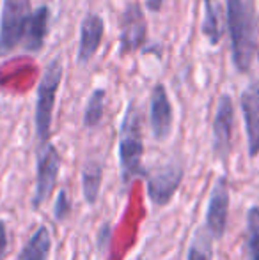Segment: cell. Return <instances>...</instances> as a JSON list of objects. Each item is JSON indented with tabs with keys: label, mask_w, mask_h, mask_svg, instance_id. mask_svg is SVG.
<instances>
[{
	"label": "cell",
	"mask_w": 259,
	"mask_h": 260,
	"mask_svg": "<svg viewBox=\"0 0 259 260\" xmlns=\"http://www.w3.org/2000/svg\"><path fill=\"white\" fill-rule=\"evenodd\" d=\"M203 34L211 46H217L224 36V13L218 0H204Z\"/></svg>",
	"instance_id": "obj_14"
},
{
	"label": "cell",
	"mask_w": 259,
	"mask_h": 260,
	"mask_svg": "<svg viewBox=\"0 0 259 260\" xmlns=\"http://www.w3.org/2000/svg\"><path fill=\"white\" fill-rule=\"evenodd\" d=\"M172 106L163 83H156L149 98V124L156 140H165L172 131Z\"/></svg>",
	"instance_id": "obj_10"
},
{
	"label": "cell",
	"mask_w": 259,
	"mask_h": 260,
	"mask_svg": "<svg viewBox=\"0 0 259 260\" xmlns=\"http://www.w3.org/2000/svg\"><path fill=\"white\" fill-rule=\"evenodd\" d=\"M6 248H7V230H6V223L0 219V260L6 255Z\"/></svg>",
	"instance_id": "obj_21"
},
{
	"label": "cell",
	"mask_w": 259,
	"mask_h": 260,
	"mask_svg": "<svg viewBox=\"0 0 259 260\" xmlns=\"http://www.w3.org/2000/svg\"><path fill=\"white\" fill-rule=\"evenodd\" d=\"M148 181V197L155 206L163 207L172 200L174 193L183 181V167L178 163H169L160 167L156 172L146 175Z\"/></svg>",
	"instance_id": "obj_6"
},
{
	"label": "cell",
	"mask_w": 259,
	"mask_h": 260,
	"mask_svg": "<svg viewBox=\"0 0 259 260\" xmlns=\"http://www.w3.org/2000/svg\"><path fill=\"white\" fill-rule=\"evenodd\" d=\"M61 170V156L59 151L52 144H41L38 152V181H36V193L32 206L39 207L55 188L57 175Z\"/></svg>",
	"instance_id": "obj_7"
},
{
	"label": "cell",
	"mask_w": 259,
	"mask_h": 260,
	"mask_svg": "<svg viewBox=\"0 0 259 260\" xmlns=\"http://www.w3.org/2000/svg\"><path fill=\"white\" fill-rule=\"evenodd\" d=\"M103 34H105L103 18L96 13H89L83 18L82 25H80V43H78V52H76L78 64L91 62V58L100 50L101 41H103Z\"/></svg>",
	"instance_id": "obj_12"
},
{
	"label": "cell",
	"mask_w": 259,
	"mask_h": 260,
	"mask_svg": "<svg viewBox=\"0 0 259 260\" xmlns=\"http://www.w3.org/2000/svg\"><path fill=\"white\" fill-rule=\"evenodd\" d=\"M225 21L231 38L233 64L240 73H247L257 48V21L252 6L247 0H227Z\"/></svg>",
	"instance_id": "obj_1"
},
{
	"label": "cell",
	"mask_w": 259,
	"mask_h": 260,
	"mask_svg": "<svg viewBox=\"0 0 259 260\" xmlns=\"http://www.w3.org/2000/svg\"><path fill=\"white\" fill-rule=\"evenodd\" d=\"M243 120H245L247 144H249V156L256 157L259 154V85L250 83L240 96Z\"/></svg>",
	"instance_id": "obj_11"
},
{
	"label": "cell",
	"mask_w": 259,
	"mask_h": 260,
	"mask_svg": "<svg viewBox=\"0 0 259 260\" xmlns=\"http://www.w3.org/2000/svg\"><path fill=\"white\" fill-rule=\"evenodd\" d=\"M233 129H235V106L227 94L218 98L213 119V152L218 159H225L231 152Z\"/></svg>",
	"instance_id": "obj_9"
},
{
	"label": "cell",
	"mask_w": 259,
	"mask_h": 260,
	"mask_svg": "<svg viewBox=\"0 0 259 260\" xmlns=\"http://www.w3.org/2000/svg\"><path fill=\"white\" fill-rule=\"evenodd\" d=\"M52 248V237L46 226H39L20 253V260H46Z\"/></svg>",
	"instance_id": "obj_16"
},
{
	"label": "cell",
	"mask_w": 259,
	"mask_h": 260,
	"mask_svg": "<svg viewBox=\"0 0 259 260\" xmlns=\"http://www.w3.org/2000/svg\"><path fill=\"white\" fill-rule=\"evenodd\" d=\"M245 253L247 260H259V206H252L247 212Z\"/></svg>",
	"instance_id": "obj_18"
},
{
	"label": "cell",
	"mask_w": 259,
	"mask_h": 260,
	"mask_svg": "<svg viewBox=\"0 0 259 260\" xmlns=\"http://www.w3.org/2000/svg\"><path fill=\"white\" fill-rule=\"evenodd\" d=\"M71 204H69V199H68V193L64 191H59V195H57V200H55V209H53V214H55V219H59V221H63L66 216L69 214V207Z\"/></svg>",
	"instance_id": "obj_20"
},
{
	"label": "cell",
	"mask_w": 259,
	"mask_h": 260,
	"mask_svg": "<svg viewBox=\"0 0 259 260\" xmlns=\"http://www.w3.org/2000/svg\"><path fill=\"white\" fill-rule=\"evenodd\" d=\"M31 13V0H4L0 14V55L9 53L20 45Z\"/></svg>",
	"instance_id": "obj_4"
},
{
	"label": "cell",
	"mask_w": 259,
	"mask_h": 260,
	"mask_svg": "<svg viewBox=\"0 0 259 260\" xmlns=\"http://www.w3.org/2000/svg\"><path fill=\"white\" fill-rule=\"evenodd\" d=\"M162 4H163V0H148V7L151 11H155V13L162 9Z\"/></svg>",
	"instance_id": "obj_23"
},
{
	"label": "cell",
	"mask_w": 259,
	"mask_h": 260,
	"mask_svg": "<svg viewBox=\"0 0 259 260\" xmlns=\"http://www.w3.org/2000/svg\"><path fill=\"white\" fill-rule=\"evenodd\" d=\"M64 69L59 58H53L46 66L38 85V98H36V135L41 144H46L52 129V115L55 106V96L59 85L63 82Z\"/></svg>",
	"instance_id": "obj_3"
},
{
	"label": "cell",
	"mask_w": 259,
	"mask_h": 260,
	"mask_svg": "<svg viewBox=\"0 0 259 260\" xmlns=\"http://www.w3.org/2000/svg\"><path fill=\"white\" fill-rule=\"evenodd\" d=\"M213 241L210 232L200 226L190 241L187 260H213Z\"/></svg>",
	"instance_id": "obj_19"
},
{
	"label": "cell",
	"mask_w": 259,
	"mask_h": 260,
	"mask_svg": "<svg viewBox=\"0 0 259 260\" xmlns=\"http://www.w3.org/2000/svg\"><path fill=\"white\" fill-rule=\"evenodd\" d=\"M101 182H103V163L87 161L82 170V189L87 204H94L98 200Z\"/></svg>",
	"instance_id": "obj_15"
},
{
	"label": "cell",
	"mask_w": 259,
	"mask_h": 260,
	"mask_svg": "<svg viewBox=\"0 0 259 260\" xmlns=\"http://www.w3.org/2000/svg\"><path fill=\"white\" fill-rule=\"evenodd\" d=\"M105 101H107V90L105 89L98 87L91 92L85 112H83V126L89 127V129L100 126L105 115Z\"/></svg>",
	"instance_id": "obj_17"
},
{
	"label": "cell",
	"mask_w": 259,
	"mask_h": 260,
	"mask_svg": "<svg viewBox=\"0 0 259 260\" xmlns=\"http://www.w3.org/2000/svg\"><path fill=\"white\" fill-rule=\"evenodd\" d=\"M108 237H110V225L105 223V225L101 226V234H100V248H103L105 244H107Z\"/></svg>",
	"instance_id": "obj_22"
},
{
	"label": "cell",
	"mask_w": 259,
	"mask_h": 260,
	"mask_svg": "<svg viewBox=\"0 0 259 260\" xmlns=\"http://www.w3.org/2000/svg\"><path fill=\"white\" fill-rule=\"evenodd\" d=\"M229 204H231V193H229V182L225 177H218L211 189L210 202L206 211V226L204 229L210 232L215 241L222 239L227 226L229 216Z\"/></svg>",
	"instance_id": "obj_8"
},
{
	"label": "cell",
	"mask_w": 259,
	"mask_h": 260,
	"mask_svg": "<svg viewBox=\"0 0 259 260\" xmlns=\"http://www.w3.org/2000/svg\"><path fill=\"white\" fill-rule=\"evenodd\" d=\"M144 142H142V117L137 103L130 101L119 129V165L121 181L128 184L135 177H146L148 170L142 167Z\"/></svg>",
	"instance_id": "obj_2"
},
{
	"label": "cell",
	"mask_w": 259,
	"mask_h": 260,
	"mask_svg": "<svg viewBox=\"0 0 259 260\" xmlns=\"http://www.w3.org/2000/svg\"><path fill=\"white\" fill-rule=\"evenodd\" d=\"M148 38V20L137 2H131L119 16V53H135L146 45Z\"/></svg>",
	"instance_id": "obj_5"
},
{
	"label": "cell",
	"mask_w": 259,
	"mask_h": 260,
	"mask_svg": "<svg viewBox=\"0 0 259 260\" xmlns=\"http://www.w3.org/2000/svg\"><path fill=\"white\" fill-rule=\"evenodd\" d=\"M48 20L50 9L46 6L38 7L31 13L23 32V46L27 52H39L43 48L48 34Z\"/></svg>",
	"instance_id": "obj_13"
}]
</instances>
